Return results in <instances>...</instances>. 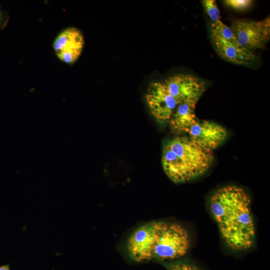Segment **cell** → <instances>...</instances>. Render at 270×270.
<instances>
[{"instance_id":"6da1fadb","label":"cell","mask_w":270,"mask_h":270,"mask_svg":"<svg viewBox=\"0 0 270 270\" xmlns=\"http://www.w3.org/2000/svg\"><path fill=\"white\" fill-rule=\"evenodd\" d=\"M209 206L220 234L234 251L247 250L256 239V228L251 210V198L242 188L228 186L218 190Z\"/></svg>"},{"instance_id":"7a4b0ae2","label":"cell","mask_w":270,"mask_h":270,"mask_svg":"<svg viewBox=\"0 0 270 270\" xmlns=\"http://www.w3.org/2000/svg\"><path fill=\"white\" fill-rule=\"evenodd\" d=\"M213 160V151L185 136H178L168 142L164 147L162 156L165 174L176 184L202 176L210 168Z\"/></svg>"},{"instance_id":"3957f363","label":"cell","mask_w":270,"mask_h":270,"mask_svg":"<svg viewBox=\"0 0 270 270\" xmlns=\"http://www.w3.org/2000/svg\"><path fill=\"white\" fill-rule=\"evenodd\" d=\"M190 246L187 230L174 222H160L152 250V258L173 260L184 256Z\"/></svg>"},{"instance_id":"277c9868","label":"cell","mask_w":270,"mask_h":270,"mask_svg":"<svg viewBox=\"0 0 270 270\" xmlns=\"http://www.w3.org/2000/svg\"><path fill=\"white\" fill-rule=\"evenodd\" d=\"M234 32L238 45L254 52L264 46L270 38V19L260 21L248 19H235L230 26Z\"/></svg>"},{"instance_id":"5b68a950","label":"cell","mask_w":270,"mask_h":270,"mask_svg":"<svg viewBox=\"0 0 270 270\" xmlns=\"http://www.w3.org/2000/svg\"><path fill=\"white\" fill-rule=\"evenodd\" d=\"M162 82L180 104L187 103L196 106L206 90L203 80L188 74H176Z\"/></svg>"},{"instance_id":"8992f818","label":"cell","mask_w":270,"mask_h":270,"mask_svg":"<svg viewBox=\"0 0 270 270\" xmlns=\"http://www.w3.org/2000/svg\"><path fill=\"white\" fill-rule=\"evenodd\" d=\"M160 222L146 224L136 229L128 238L127 250L130 257L140 262L152 258V250Z\"/></svg>"},{"instance_id":"52a82bcc","label":"cell","mask_w":270,"mask_h":270,"mask_svg":"<svg viewBox=\"0 0 270 270\" xmlns=\"http://www.w3.org/2000/svg\"><path fill=\"white\" fill-rule=\"evenodd\" d=\"M84 44L82 32L74 27L62 30L54 38L52 47L56 55L62 62L74 63L80 56Z\"/></svg>"},{"instance_id":"ba28073f","label":"cell","mask_w":270,"mask_h":270,"mask_svg":"<svg viewBox=\"0 0 270 270\" xmlns=\"http://www.w3.org/2000/svg\"><path fill=\"white\" fill-rule=\"evenodd\" d=\"M146 100L152 114L160 121L168 120L180 104L162 82H154L148 88Z\"/></svg>"},{"instance_id":"9c48e42d","label":"cell","mask_w":270,"mask_h":270,"mask_svg":"<svg viewBox=\"0 0 270 270\" xmlns=\"http://www.w3.org/2000/svg\"><path fill=\"white\" fill-rule=\"evenodd\" d=\"M189 138L200 146L212 151L224 140L227 131L222 126L212 121L198 120L188 132Z\"/></svg>"},{"instance_id":"30bf717a","label":"cell","mask_w":270,"mask_h":270,"mask_svg":"<svg viewBox=\"0 0 270 270\" xmlns=\"http://www.w3.org/2000/svg\"><path fill=\"white\" fill-rule=\"evenodd\" d=\"M211 38L216 52L228 62L236 64L246 65L256 58L254 52L236 46L214 32H211Z\"/></svg>"},{"instance_id":"8fae6325","label":"cell","mask_w":270,"mask_h":270,"mask_svg":"<svg viewBox=\"0 0 270 270\" xmlns=\"http://www.w3.org/2000/svg\"><path fill=\"white\" fill-rule=\"evenodd\" d=\"M196 105L182 103L174 111L169 120L172 130L176 134L188 132L198 120L195 114Z\"/></svg>"},{"instance_id":"7c38bea8","label":"cell","mask_w":270,"mask_h":270,"mask_svg":"<svg viewBox=\"0 0 270 270\" xmlns=\"http://www.w3.org/2000/svg\"><path fill=\"white\" fill-rule=\"evenodd\" d=\"M211 31L231 44L240 46L230 26L225 24L220 20L212 23Z\"/></svg>"},{"instance_id":"4fadbf2b","label":"cell","mask_w":270,"mask_h":270,"mask_svg":"<svg viewBox=\"0 0 270 270\" xmlns=\"http://www.w3.org/2000/svg\"><path fill=\"white\" fill-rule=\"evenodd\" d=\"M202 3L212 22L220 20V12L216 4V0H202Z\"/></svg>"},{"instance_id":"5bb4252c","label":"cell","mask_w":270,"mask_h":270,"mask_svg":"<svg viewBox=\"0 0 270 270\" xmlns=\"http://www.w3.org/2000/svg\"><path fill=\"white\" fill-rule=\"evenodd\" d=\"M224 4L236 10H244L251 6L253 1L251 0H226Z\"/></svg>"},{"instance_id":"9a60e30c","label":"cell","mask_w":270,"mask_h":270,"mask_svg":"<svg viewBox=\"0 0 270 270\" xmlns=\"http://www.w3.org/2000/svg\"><path fill=\"white\" fill-rule=\"evenodd\" d=\"M168 270H200L198 267L186 262H174L167 266Z\"/></svg>"},{"instance_id":"2e32d148","label":"cell","mask_w":270,"mask_h":270,"mask_svg":"<svg viewBox=\"0 0 270 270\" xmlns=\"http://www.w3.org/2000/svg\"><path fill=\"white\" fill-rule=\"evenodd\" d=\"M0 270H10L8 266H4L0 267Z\"/></svg>"},{"instance_id":"e0dca14e","label":"cell","mask_w":270,"mask_h":270,"mask_svg":"<svg viewBox=\"0 0 270 270\" xmlns=\"http://www.w3.org/2000/svg\"><path fill=\"white\" fill-rule=\"evenodd\" d=\"M0 18H1V14L0 12Z\"/></svg>"}]
</instances>
